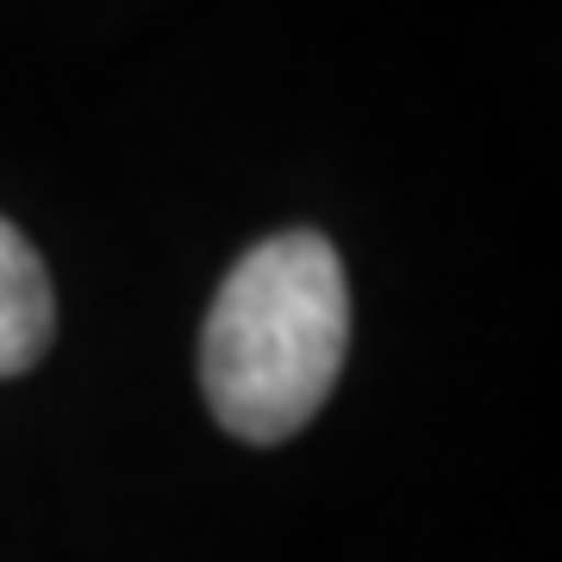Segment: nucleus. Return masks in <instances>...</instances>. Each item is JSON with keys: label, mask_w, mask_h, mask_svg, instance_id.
Segmentation results:
<instances>
[{"label": "nucleus", "mask_w": 562, "mask_h": 562, "mask_svg": "<svg viewBox=\"0 0 562 562\" xmlns=\"http://www.w3.org/2000/svg\"><path fill=\"white\" fill-rule=\"evenodd\" d=\"M350 288L319 232H276L220 281L201 331L213 419L238 443H288L338 387Z\"/></svg>", "instance_id": "f257e3e1"}, {"label": "nucleus", "mask_w": 562, "mask_h": 562, "mask_svg": "<svg viewBox=\"0 0 562 562\" xmlns=\"http://www.w3.org/2000/svg\"><path fill=\"white\" fill-rule=\"evenodd\" d=\"M57 331V294L44 276V257L25 244L13 220H0V375H25L50 350Z\"/></svg>", "instance_id": "f03ea898"}]
</instances>
